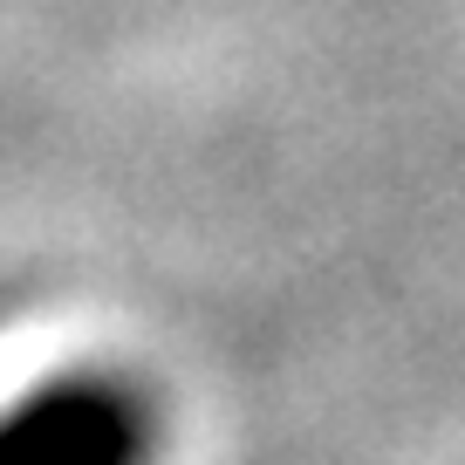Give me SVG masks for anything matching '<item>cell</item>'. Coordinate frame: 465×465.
<instances>
[{"label":"cell","mask_w":465,"mask_h":465,"mask_svg":"<svg viewBox=\"0 0 465 465\" xmlns=\"http://www.w3.org/2000/svg\"><path fill=\"white\" fill-rule=\"evenodd\" d=\"M158 404L124 370H55L0 404V465H158Z\"/></svg>","instance_id":"obj_1"}]
</instances>
